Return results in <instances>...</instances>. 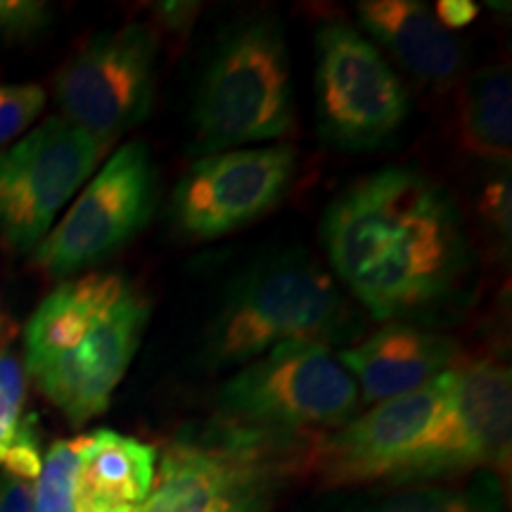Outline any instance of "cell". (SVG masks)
<instances>
[{
    "label": "cell",
    "instance_id": "cell-2",
    "mask_svg": "<svg viewBox=\"0 0 512 512\" xmlns=\"http://www.w3.org/2000/svg\"><path fill=\"white\" fill-rule=\"evenodd\" d=\"M150 304L119 273L67 278L38 304L24 332V363L72 425L110 406L143 342Z\"/></svg>",
    "mask_w": 512,
    "mask_h": 512
},
{
    "label": "cell",
    "instance_id": "cell-12",
    "mask_svg": "<svg viewBox=\"0 0 512 512\" xmlns=\"http://www.w3.org/2000/svg\"><path fill=\"white\" fill-rule=\"evenodd\" d=\"M448 382L451 370L411 394L380 401L313 441L302 465L325 489L392 482L437 418Z\"/></svg>",
    "mask_w": 512,
    "mask_h": 512
},
{
    "label": "cell",
    "instance_id": "cell-15",
    "mask_svg": "<svg viewBox=\"0 0 512 512\" xmlns=\"http://www.w3.org/2000/svg\"><path fill=\"white\" fill-rule=\"evenodd\" d=\"M157 448L112 430L86 437L74 484L76 512H143L155 486Z\"/></svg>",
    "mask_w": 512,
    "mask_h": 512
},
{
    "label": "cell",
    "instance_id": "cell-23",
    "mask_svg": "<svg viewBox=\"0 0 512 512\" xmlns=\"http://www.w3.org/2000/svg\"><path fill=\"white\" fill-rule=\"evenodd\" d=\"M510 178H496L494 183H489L484 188V195H482V216L489 223L491 228L496 230L498 235H505V238H510Z\"/></svg>",
    "mask_w": 512,
    "mask_h": 512
},
{
    "label": "cell",
    "instance_id": "cell-14",
    "mask_svg": "<svg viewBox=\"0 0 512 512\" xmlns=\"http://www.w3.org/2000/svg\"><path fill=\"white\" fill-rule=\"evenodd\" d=\"M354 377L363 401H387L411 394L458 363V344L439 332L413 325H389L339 356Z\"/></svg>",
    "mask_w": 512,
    "mask_h": 512
},
{
    "label": "cell",
    "instance_id": "cell-22",
    "mask_svg": "<svg viewBox=\"0 0 512 512\" xmlns=\"http://www.w3.org/2000/svg\"><path fill=\"white\" fill-rule=\"evenodd\" d=\"M50 17L48 5L29 0H0V36L27 38L46 29Z\"/></svg>",
    "mask_w": 512,
    "mask_h": 512
},
{
    "label": "cell",
    "instance_id": "cell-6",
    "mask_svg": "<svg viewBox=\"0 0 512 512\" xmlns=\"http://www.w3.org/2000/svg\"><path fill=\"white\" fill-rule=\"evenodd\" d=\"M512 437V375L479 358L451 368L446 399L394 484H418L472 470H508Z\"/></svg>",
    "mask_w": 512,
    "mask_h": 512
},
{
    "label": "cell",
    "instance_id": "cell-26",
    "mask_svg": "<svg viewBox=\"0 0 512 512\" xmlns=\"http://www.w3.org/2000/svg\"><path fill=\"white\" fill-rule=\"evenodd\" d=\"M200 15V5L197 3H157L155 17L159 24H164L171 31H188Z\"/></svg>",
    "mask_w": 512,
    "mask_h": 512
},
{
    "label": "cell",
    "instance_id": "cell-4",
    "mask_svg": "<svg viewBox=\"0 0 512 512\" xmlns=\"http://www.w3.org/2000/svg\"><path fill=\"white\" fill-rule=\"evenodd\" d=\"M344 316L335 280L316 261L278 256L242 275L204 342L207 368L247 366L287 342H323Z\"/></svg>",
    "mask_w": 512,
    "mask_h": 512
},
{
    "label": "cell",
    "instance_id": "cell-11",
    "mask_svg": "<svg viewBox=\"0 0 512 512\" xmlns=\"http://www.w3.org/2000/svg\"><path fill=\"white\" fill-rule=\"evenodd\" d=\"M292 145L226 150L202 157L171 195V221L192 240H216L259 219L290 188Z\"/></svg>",
    "mask_w": 512,
    "mask_h": 512
},
{
    "label": "cell",
    "instance_id": "cell-17",
    "mask_svg": "<svg viewBox=\"0 0 512 512\" xmlns=\"http://www.w3.org/2000/svg\"><path fill=\"white\" fill-rule=\"evenodd\" d=\"M458 143L475 157L510 162L512 86L508 67L496 64L467 79L458 98Z\"/></svg>",
    "mask_w": 512,
    "mask_h": 512
},
{
    "label": "cell",
    "instance_id": "cell-24",
    "mask_svg": "<svg viewBox=\"0 0 512 512\" xmlns=\"http://www.w3.org/2000/svg\"><path fill=\"white\" fill-rule=\"evenodd\" d=\"M34 486V479L3 470L0 475V512H36Z\"/></svg>",
    "mask_w": 512,
    "mask_h": 512
},
{
    "label": "cell",
    "instance_id": "cell-18",
    "mask_svg": "<svg viewBox=\"0 0 512 512\" xmlns=\"http://www.w3.org/2000/svg\"><path fill=\"white\" fill-rule=\"evenodd\" d=\"M344 512H503L501 486L486 475L470 489L415 486Z\"/></svg>",
    "mask_w": 512,
    "mask_h": 512
},
{
    "label": "cell",
    "instance_id": "cell-20",
    "mask_svg": "<svg viewBox=\"0 0 512 512\" xmlns=\"http://www.w3.org/2000/svg\"><path fill=\"white\" fill-rule=\"evenodd\" d=\"M46 107V91L36 83H0V150L22 136Z\"/></svg>",
    "mask_w": 512,
    "mask_h": 512
},
{
    "label": "cell",
    "instance_id": "cell-25",
    "mask_svg": "<svg viewBox=\"0 0 512 512\" xmlns=\"http://www.w3.org/2000/svg\"><path fill=\"white\" fill-rule=\"evenodd\" d=\"M479 15V5L472 0H439L434 17L446 31L451 29H465L472 24Z\"/></svg>",
    "mask_w": 512,
    "mask_h": 512
},
{
    "label": "cell",
    "instance_id": "cell-19",
    "mask_svg": "<svg viewBox=\"0 0 512 512\" xmlns=\"http://www.w3.org/2000/svg\"><path fill=\"white\" fill-rule=\"evenodd\" d=\"M86 437L62 439L50 446L34 486L36 512H76L74 484Z\"/></svg>",
    "mask_w": 512,
    "mask_h": 512
},
{
    "label": "cell",
    "instance_id": "cell-16",
    "mask_svg": "<svg viewBox=\"0 0 512 512\" xmlns=\"http://www.w3.org/2000/svg\"><path fill=\"white\" fill-rule=\"evenodd\" d=\"M358 17L370 36L422 83L453 81L463 64V46L434 12L418 0H363Z\"/></svg>",
    "mask_w": 512,
    "mask_h": 512
},
{
    "label": "cell",
    "instance_id": "cell-27",
    "mask_svg": "<svg viewBox=\"0 0 512 512\" xmlns=\"http://www.w3.org/2000/svg\"><path fill=\"white\" fill-rule=\"evenodd\" d=\"M3 325H5V318H3V313H0V330H3Z\"/></svg>",
    "mask_w": 512,
    "mask_h": 512
},
{
    "label": "cell",
    "instance_id": "cell-10",
    "mask_svg": "<svg viewBox=\"0 0 512 512\" xmlns=\"http://www.w3.org/2000/svg\"><path fill=\"white\" fill-rule=\"evenodd\" d=\"M157 76V36L143 24L105 31L60 69L62 119L112 145L145 119Z\"/></svg>",
    "mask_w": 512,
    "mask_h": 512
},
{
    "label": "cell",
    "instance_id": "cell-21",
    "mask_svg": "<svg viewBox=\"0 0 512 512\" xmlns=\"http://www.w3.org/2000/svg\"><path fill=\"white\" fill-rule=\"evenodd\" d=\"M27 380L24 368L12 349H0V463L22 425Z\"/></svg>",
    "mask_w": 512,
    "mask_h": 512
},
{
    "label": "cell",
    "instance_id": "cell-3",
    "mask_svg": "<svg viewBox=\"0 0 512 512\" xmlns=\"http://www.w3.org/2000/svg\"><path fill=\"white\" fill-rule=\"evenodd\" d=\"M358 387L323 342H287L249 361L219 392L221 441L266 456L285 441L316 439L356 413Z\"/></svg>",
    "mask_w": 512,
    "mask_h": 512
},
{
    "label": "cell",
    "instance_id": "cell-8",
    "mask_svg": "<svg viewBox=\"0 0 512 512\" xmlns=\"http://www.w3.org/2000/svg\"><path fill=\"white\" fill-rule=\"evenodd\" d=\"M107 147L67 119L50 117L0 150V242L15 252L41 245Z\"/></svg>",
    "mask_w": 512,
    "mask_h": 512
},
{
    "label": "cell",
    "instance_id": "cell-7",
    "mask_svg": "<svg viewBox=\"0 0 512 512\" xmlns=\"http://www.w3.org/2000/svg\"><path fill=\"white\" fill-rule=\"evenodd\" d=\"M318 131L342 150H375L403 126L408 95L375 43L342 22L316 34Z\"/></svg>",
    "mask_w": 512,
    "mask_h": 512
},
{
    "label": "cell",
    "instance_id": "cell-9",
    "mask_svg": "<svg viewBox=\"0 0 512 512\" xmlns=\"http://www.w3.org/2000/svg\"><path fill=\"white\" fill-rule=\"evenodd\" d=\"M155 195L157 169L147 145H121L34 249L36 266L53 278H69L107 259L150 221Z\"/></svg>",
    "mask_w": 512,
    "mask_h": 512
},
{
    "label": "cell",
    "instance_id": "cell-5",
    "mask_svg": "<svg viewBox=\"0 0 512 512\" xmlns=\"http://www.w3.org/2000/svg\"><path fill=\"white\" fill-rule=\"evenodd\" d=\"M292 121L283 27L275 19H252L230 31L209 62L195 102V147L202 155H216L283 138Z\"/></svg>",
    "mask_w": 512,
    "mask_h": 512
},
{
    "label": "cell",
    "instance_id": "cell-13",
    "mask_svg": "<svg viewBox=\"0 0 512 512\" xmlns=\"http://www.w3.org/2000/svg\"><path fill=\"white\" fill-rule=\"evenodd\" d=\"M266 491L261 453L228 441L176 444L164 453L143 512H264Z\"/></svg>",
    "mask_w": 512,
    "mask_h": 512
},
{
    "label": "cell",
    "instance_id": "cell-1",
    "mask_svg": "<svg viewBox=\"0 0 512 512\" xmlns=\"http://www.w3.org/2000/svg\"><path fill=\"white\" fill-rule=\"evenodd\" d=\"M323 245L335 273L377 320L432 309L456 290L467 240L448 192L418 171L389 166L332 200Z\"/></svg>",
    "mask_w": 512,
    "mask_h": 512
}]
</instances>
